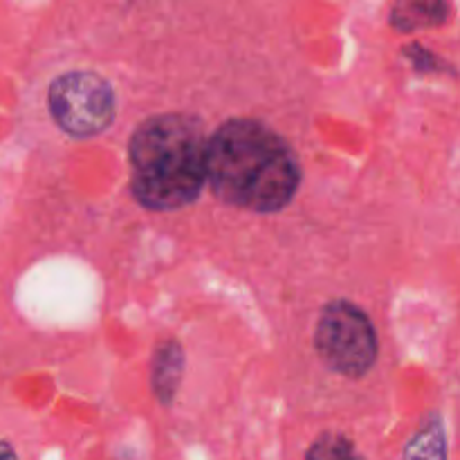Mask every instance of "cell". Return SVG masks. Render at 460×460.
I'll return each instance as SVG.
<instances>
[{
    "instance_id": "cell-4",
    "label": "cell",
    "mask_w": 460,
    "mask_h": 460,
    "mask_svg": "<svg viewBox=\"0 0 460 460\" xmlns=\"http://www.w3.org/2000/svg\"><path fill=\"white\" fill-rule=\"evenodd\" d=\"M48 106L58 128L72 137H94L117 115L111 84L90 70H72L57 76L48 90Z\"/></svg>"
},
{
    "instance_id": "cell-2",
    "label": "cell",
    "mask_w": 460,
    "mask_h": 460,
    "mask_svg": "<svg viewBox=\"0 0 460 460\" xmlns=\"http://www.w3.org/2000/svg\"><path fill=\"white\" fill-rule=\"evenodd\" d=\"M130 193L153 211L191 205L207 182V135L184 112L148 117L128 144Z\"/></svg>"
},
{
    "instance_id": "cell-1",
    "label": "cell",
    "mask_w": 460,
    "mask_h": 460,
    "mask_svg": "<svg viewBox=\"0 0 460 460\" xmlns=\"http://www.w3.org/2000/svg\"><path fill=\"white\" fill-rule=\"evenodd\" d=\"M207 180L227 205L274 214L295 198L301 166L290 144L270 126L236 117L207 139Z\"/></svg>"
},
{
    "instance_id": "cell-7",
    "label": "cell",
    "mask_w": 460,
    "mask_h": 460,
    "mask_svg": "<svg viewBox=\"0 0 460 460\" xmlns=\"http://www.w3.org/2000/svg\"><path fill=\"white\" fill-rule=\"evenodd\" d=\"M447 16V4L443 3H404L395 4L391 12V22L402 31L420 30V27L438 25Z\"/></svg>"
},
{
    "instance_id": "cell-9",
    "label": "cell",
    "mask_w": 460,
    "mask_h": 460,
    "mask_svg": "<svg viewBox=\"0 0 460 460\" xmlns=\"http://www.w3.org/2000/svg\"><path fill=\"white\" fill-rule=\"evenodd\" d=\"M0 460H18L12 445L4 443V440H0Z\"/></svg>"
},
{
    "instance_id": "cell-3",
    "label": "cell",
    "mask_w": 460,
    "mask_h": 460,
    "mask_svg": "<svg viewBox=\"0 0 460 460\" xmlns=\"http://www.w3.org/2000/svg\"><path fill=\"white\" fill-rule=\"evenodd\" d=\"M314 349L332 371L362 377L377 359V332L368 314L350 301H331L319 314Z\"/></svg>"
},
{
    "instance_id": "cell-6",
    "label": "cell",
    "mask_w": 460,
    "mask_h": 460,
    "mask_svg": "<svg viewBox=\"0 0 460 460\" xmlns=\"http://www.w3.org/2000/svg\"><path fill=\"white\" fill-rule=\"evenodd\" d=\"M402 460H447V438L438 413H429L402 452Z\"/></svg>"
},
{
    "instance_id": "cell-8",
    "label": "cell",
    "mask_w": 460,
    "mask_h": 460,
    "mask_svg": "<svg viewBox=\"0 0 460 460\" xmlns=\"http://www.w3.org/2000/svg\"><path fill=\"white\" fill-rule=\"evenodd\" d=\"M305 460H367L358 452L355 443L344 434L326 431L308 447Z\"/></svg>"
},
{
    "instance_id": "cell-5",
    "label": "cell",
    "mask_w": 460,
    "mask_h": 460,
    "mask_svg": "<svg viewBox=\"0 0 460 460\" xmlns=\"http://www.w3.org/2000/svg\"><path fill=\"white\" fill-rule=\"evenodd\" d=\"M184 373V350L178 341L166 340L153 353L151 386L162 404H171L180 389Z\"/></svg>"
}]
</instances>
